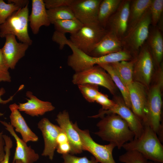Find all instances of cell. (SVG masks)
Segmentation results:
<instances>
[{"label":"cell","instance_id":"cell-1","mask_svg":"<svg viewBox=\"0 0 163 163\" xmlns=\"http://www.w3.org/2000/svg\"><path fill=\"white\" fill-rule=\"evenodd\" d=\"M101 119L97 124L99 130L94 134L103 140L114 144L120 149L124 144L134 139V133L127 123L118 115L109 114Z\"/></svg>","mask_w":163,"mask_h":163},{"label":"cell","instance_id":"cell-2","mask_svg":"<svg viewBox=\"0 0 163 163\" xmlns=\"http://www.w3.org/2000/svg\"><path fill=\"white\" fill-rule=\"evenodd\" d=\"M140 136L124 144L126 151H137L148 160L163 162V146L156 133L148 125L144 124Z\"/></svg>","mask_w":163,"mask_h":163},{"label":"cell","instance_id":"cell-3","mask_svg":"<svg viewBox=\"0 0 163 163\" xmlns=\"http://www.w3.org/2000/svg\"><path fill=\"white\" fill-rule=\"evenodd\" d=\"M72 54L68 57L67 64L75 72H81L96 65L129 61L134 58L131 53L125 48L117 52L97 57L91 56L75 47L72 48Z\"/></svg>","mask_w":163,"mask_h":163},{"label":"cell","instance_id":"cell-4","mask_svg":"<svg viewBox=\"0 0 163 163\" xmlns=\"http://www.w3.org/2000/svg\"><path fill=\"white\" fill-rule=\"evenodd\" d=\"M157 81L150 88L147 94L146 122L157 134L162 142L163 140V126L161 115L162 107L161 91L163 84L162 66L158 68Z\"/></svg>","mask_w":163,"mask_h":163},{"label":"cell","instance_id":"cell-5","mask_svg":"<svg viewBox=\"0 0 163 163\" xmlns=\"http://www.w3.org/2000/svg\"><path fill=\"white\" fill-rule=\"evenodd\" d=\"M28 5L13 13L0 25L1 37L4 38L7 35L12 34L21 43L29 46L32 44L33 41L28 32Z\"/></svg>","mask_w":163,"mask_h":163},{"label":"cell","instance_id":"cell-6","mask_svg":"<svg viewBox=\"0 0 163 163\" xmlns=\"http://www.w3.org/2000/svg\"><path fill=\"white\" fill-rule=\"evenodd\" d=\"M107 32L98 22L83 24L69 40L77 49L89 54Z\"/></svg>","mask_w":163,"mask_h":163},{"label":"cell","instance_id":"cell-7","mask_svg":"<svg viewBox=\"0 0 163 163\" xmlns=\"http://www.w3.org/2000/svg\"><path fill=\"white\" fill-rule=\"evenodd\" d=\"M151 24V15L149 9L122 39L124 48L130 51L133 55L134 54L137 56L147 39Z\"/></svg>","mask_w":163,"mask_h":163},{"label":"cell","instance_id":"cell-8","mask_svg":"<svg viewBox=\"0 0 163 163\" xmlns=\"http://www.w3.org/2000/svg\"><path fill=\"white\" fill-rule=\"evenodd\" d=\"M72 81L78 85L89 84L101 86L107 88L113 94L116 91V87L110 75L98 65L75 72Z\"/></svg>","mask_w":163,"mask_h":163},{"label":"cell","instance_id":"cell-9","mask_svg":"<svg viewBox=\"0 0 163 163\" xmlns=\"http://www.w3.org/2000/svg\"><path fill=\"white\" fill-rule=\"evenodd\" d=\"M74 129L80 136L84 151L91 154L100 163H116L113 156V151L116 147L113 143L102 145L95 142L90 136L88 130H82L79 128L77 123L72 124Z\"/></svg>","mask_w":163,"mask_h":163},{"label":"cell","instance_id":"cell-10","mask_svg":"<svg viewBox=\"0 0 163 163\" xmlns=\"http://www.w3.org/2000/svg\"><path fill=\"white\" fill-rule=\"evenodd\" d=\"M135 57L133 70V79L149 88L154 70V61L146 43L140 49Z\"/></svg>","mask_w":163,"mask_h":163},{"label":"cell","instance_id":"cell-11","mask_svg":"<svg viewBox=\"0 0 163 163\" xmlns=\"http://www.w3.org/2000/svg\"><path fill=\"white\" fill-rule=\"evenodd\" d=\"M115 104L111 109L104 110L101 109L97 115L89 117L102 118L105 115L111 113L117 114L124 120L134 134V139L138 138L141 135L143 127L142 122L139 119L132 110L126 104L123 100L115 99Z\"/></svg>","mask_w":163,"mask_h":163},{"label":"cell","instance_id":"cell-12","mask_svg":"<svg viewBox=\"0 0 163 163\" xmlns=\"http://www.w3.org/2000/svg\"><path fill=\"white\" fill-rule=\"evenodd\" d=\"M131 109L133 113L145 124L146 122L147 94L146 87L140 83L133 81L127 86Z\"/></svg>","mask_w":163,"mask_h":163},{"label":"cell","instance_id":"cell-13","mask_svg":"<svg viewBox=\"0 0 163 163\" xmlns=\"http://www.w3.org/2000/svg\"><path fill=\"white\" fill-rule=\"evenodd\" d=\"M37 127L41 132L44 141V148L41 155L47 156L52 160L58 145V136L62 130L59 126L52 123L45 117L38 122Z\"/></svg>","mask_w":163,"mask_h":163},{"label":"cell","instance_id":"cell-14","mask_svg":"<svg viewBox=\"0 0 163 163\" xmlns=\"http://www.w3.org/2000/svg\"><path fill=\"white\" fill-rule=\"evenodd\" d=\"M130 1L122 0L117 9L108 20L105 27L121 40L127 30Z\"/></svg>","mask_w":163,"mask_h":163},{"label":"cell","instance_id":"cell-15","mask_svg":"<svg viewBox=\"0 0 163 163\" xmlns=\"http://www.w3.org/2000/svg\"><path fill=\"white\" fill-rule=\"evenodd\" d=\"M102 0H74L70 6L76 19L83 24L98 22L97 16Z\"/></svg>","mask_w":163,"mask_h":163},{"label":"cell","instance_id":"cell-16","mask_svg":"<svg viewBox=\"0 0 163 163\" xmlns=\"http://www.w3.org/2000/svg\"><path fill=\"white\" fill-rule=\"evenodd\" d=\"M4 45L1 48L4 58L9 69H14L17 63L23 57L29 45L26 43L18 42L15 36L6 35Z\"/></svg>","mask_w":163,"mask_h":163},{"label":"cell","instance_id":"cell-17","mask_svg":"<svg viewBox=\"0 0 163 163\" xmlns=\"http://www.w3.org/2000/svg\"><path fill=\"white\" fill-rule=\"evenodd\" d=\"M56 120L67 136L71 147L70 154L74 155L82 153L84 148L80 136L73 126L68 112L66 110L59 112Z\"/></svg>","mask_w":163,"mask_h":163},{"label":"cell","instance_id":"cell-18","mask_svg":"<svg viewBox=\"0 0 163 163\" xmlns=\"http://www.w3.org/2000/svg\"><path fill=\"white\" fill-rule=\"evenodd\" d=\"M0 123L5 126V129L14 139L16 144L13 161L19 160L23 163H34L39 158L38 153L36 152L30 146H28L27 143L17 134L14 128L10 123L0 120Z\"/></svg>","mask_w":163,"mask_h":163},{"label":"cell","instance_id":"cell-19","mask_svg":"<svg viewBox=\"0 0 163 163\" xmlns=\"http://www.w3.org/2000/svg\"><path fill=\"white\" fill-rule=\"evenodd\" d=\"M26 95L28 98L27 99V102L19 103L18 105L20 111L24 112L31 117H38L43 115L55 109L51 102L39 99L30 91H27Z\"/></svg>","mask_w":163,"mask_h":163},{"label":"cell","instance_id":"cell-20","mask_svg":"<svg viewBox=\"0 0 163 163\" xmlns=\"http://www.w3.org/2000/svg\"><path fill=\"white\" fill-rule=\"evenodd\" d=\"M9 107L11 111L10 124L15 128V131L21 135L22 139L27 143L30 141H37L38 136L27 125L18 110V105L14 103L10 105Z\"/></svg>","mask_w":163,"mask_h":163},{"label":"cell","instance_id":"cell-21","mask_svg":"<svg viewBox=\"0 0 163 163\" xmlns=\"http://www.w3.org/2000/svg\"><path fill=\"white\" fill-rule=\"evenodd\" d=\"M123 49L122 40L113 32L107 31L88 55L99 57L120 51Z\"/></svg>","mask_w":163,"mask_h":163},{"label":"cell","instance_id":"cell-22","mask_svg":"<svg viewBox=\"0 0 163 163\" xmlns=\"http://www.w3.org/2000/svg\"><path fill=\"white\" fill-rule=\"evenodd\" d=\"M28 20L32 32L34 34L38 33L41 26L47 27L50 25L43 0L32 1L31 11L29 16Z\"/></svg>","mask_w":163,"mask_h":163},{"label":"cell","instance_id":"cell-23","mask_svg":"<svg viewBox=\"0 0 163 163\" xmlns=\"http://www.w3.org/2000/svg\"><path fill=\"white\" fill-rule=\"evenodd\" d=\"M146 43L152 56L154 62L158 67L163 56V38L161 30L156 27L149 31Z\"/></svg>","mask_w":163,"mask_h":163},{"label":"cell","instance_id":"cell-24","mask_svg":"<svg viewBox=\"0 0 163 163\" xmlns=\"http://www.w3.org/2000/svg\"><path fill=\"white\" fill-rule=\"evenodd\" d=\"M152 1V0H131L126 33L137 24L149 10Z\"/></svg>","mask_w":163,"mask_h":163},{"label":"cell","instance_id":"cell-25","mask_svg":"<svg viewBox=\"0 0 163 163\" xmlns=\"http://www.w3.org/2000/svg\"><path fill=\"white\" fill-rule=\"evenodd\" d=\"M135 58L129 61H123L110 63L126 87L133 81V70Z\"/></svg>","mask_w":163,"mask_h":163},{"label":"cell","instance_id":"cell-26","mask_svg":"<svg viewBox=\"0 0 163 163\" xmlns=\"http://www.w3.org/2000/svg\"><path fill=\"white\" fill-rule=\"evenodd\" d=\"M121 1L122 0H101L97 16L98 22L101 26L105 28L108 20L117 9Z\"/></svg>","mask_w":163,"mask_h":163},{"label":"cell","instance_id":"cell-27","mask_svg":"<svg viewBox=\"0 0 163 163\" xmlns=\"http://www.w3.org/2000/svg\"><path fill=\"white\" fill-rule=\"evenodd\" d=\"M98 65L103 69L110 75L116 87L120 91L124 103L131 110L127 88L120 79L110 64H101Z\"/></svg>","mask_w":163,"mask_h":163},{"label":"cell","instance_id":"cell-28","mask_svg":"<svg viewBox=\"0 0 163 163\" xmlns=\"http://www.w3.org/2000/svg\"><path fill=\"white\" fill-rule=\"evenodd\" d=\"M55 31L65 34H75L82 27L83 24L77 19L58 20L53 24Z\"/></svg>","mask_w":163,"mask_h":163},{"label":"cell","instance_id":"cell-29","mask_svg":"<svg viewBox=\"0 0 163 163\" xmlns=\"http://www.w3.org/2000/svg\"><path fill=\"white\" fill-rule=\"evenodd\" d=\"M50 22L53 24L58 20L76 19L70 6H63L47 10Z\"/></svg>","mask_w":163,"mask_h":163},{"label":"cell","instance_id":"cell-30","mask_svg":"<svg viewBox=\"0 0 163 163\" xmlns=\"http://www.w3.org/2000/svg\"><path fill=\"white\" fill-rule=\"evenodd\" d=\"M78 86L83 96L87 101L90 103L95 102L96 98L100 92L98 86L89 84Z\"/></svg>","mask_w":163,"mask_h":163},{"label":"cell","instance_id":"cell-31","mask_svg":"<svg viewBox=\"0 0 163 163\" xmlns=\"http://www.w3.org/2000/svg\"><path fill=\"white\" fill-rule=\"evenodd\" d=\"M149 10L151 15V24L156 27L159 21L163 11V0H152Z\"/></svg>","mask_w":163,"mask_h":163},{"label":"cell","instance_id":"cell-32","mask_svg":"<svg viewBox=\"0 0 163 163\" xmlns=\"http://www.w3.org/2000/svg\"><path fill=\"white\" fill-rule=\"evenodd\" d=\"M119 161L124 163H148V160L140 153L128 151L119 157Z\"/></svg>","mask_w":163,"mask_h":163},{"label":"cell","instance_id":"cell-33","mask_svg":"<svg viewBox=\"0 0 163 163\" xmlns=\"http://www.w3.org/2000/svg\"><path fill=\"white\" fill-rule=\"evenodd\" d=\"M20 8L12 3H6L3 0H0V25L4 23L13 13Z\"/></svg>","mask_w":163,"mask_h":163},{"label":"cell","instance_id":"cell-34","mask_svg":"<svg viewBox=\"0 0 163 163\" xmlns=\"http://www.w3.org/2000/svg\"><path fill=\"white\" fill-rule=\"evenodd\" d=\"M63 159V163H100L94 157H92L90 159L86 157H78L70 154L62 155Z\"/></svg>","mask_w":163,"mask_h":163},{"label":"cell","instance_id":"cell-35","mask_svg":"<svg viewBox=\"0 0 163 163\" xmlns=\"http://www.w3.org/2000/svg\"><path fill=\"white\" fill-rule=\"evenodd\" d=\"M9 69L3 56L1 49L0 48V82H11Z\"/></svg>","mask_w":163,"mask_h":163},{"label":"cell","instance_id":"cell-36","mask_svg":"<svg viewBox=\"0 0 163 163\" xmlns=\"http://www.w3.org/2000/svg\"><path fill=\"white\" fill-rule=\"evenodd\" d=\"M95 102L101 105L102 108L101 109L107 110L111 109L115 104V102L109 99L108 96L101 92L97 96Z\"/></svg>","mask_w":163,"mask_h":163},{"label":"cell","instance_id":"cell-37","mask_svg":"<svg viewBox=\"0 0 163 163\" xmlns=\"http://www.w3.org/2000/svg\"><path fill=\"white\" fill-rule=\"evenodd\" d=\"M74 0H43L47 9L63 6H70Z\"/></svg>","mask_w":163,"mask_h":163},{"label":"cell","instance_id":"cell-38","mask_svg":"<svg viewBox=\"0 0 163 163\" xmlns=\"http://www.w3.org/2000/svg\"><path fill=\"white\" fill-rule=\"evenodd\" d=\"M3 137L5 142V154L4 158L1 163H9L11 149L13 146V142L11 138L6 135L3 134Z\"/></svg>","mask_w":163,"mask_h":163},{"label":"cell","instance_id":"cell-39","mask_svg":"<svg viewBox=\"0 0 163 163\" xmlns=\"http://www.w3.org/2000/svg\"><path fill=\"white\" fill-rule=\"evenodd\" d=\"M56 149L57 152L63 155L70 154L71 149L69 143L67 142L58 144Z\"/></svg>","mask_w":163,"mask_h":163},{"label":"cell","instance_id":"cell-40","mask_svg":"<svg viewBox=\"0 0 163 163\" xmlns=\"http://www.w3.org/2000/svg\"><path fill=\"white\" fill-rule=\"evenodd\" d=\"M3 135L2 132H0V163L3 159L5 154V142L3 137Z\"/></svg>","mask_w":163,"mask_h":163},{"label":"cell","instance_id":"cell-41","mask_svg":"<svg viewBox=\"0 0 163 163\" xmlns=\"http://www.w3.org/2000/svg\"><path fill=\"white\" fill-rule=\"evenodd\" d=\"M5 92L6 91L4 88L1 87L0 88V104H6L12 101L13 99L14 95L11 96L9 98L6 100L2 99V97L5 94ZM3 115V113L0 112V117L2 116Z\"/></svg>","mask_w":163,"mask_h":163},{"label":"cell","instance_id":"cell-42","mask_svg":"<svg viewBox=\"0 0 163 163\" xmlns=\"http://www.w3.org/2000/svg\"><path fill=\"white\" fill-rule=\"evenodd\" d=\"M27 0H8V3H12L21 8L25 7L29 3Z\"/></svg>","mask_w":163,"mask_h":163},{"label":"cell","instance_id":"cell-43","mask_svg":"<svg viewBox=\"0 0 163 163\" xmlns=\"http://www.w3.org/2000/svg\"><path fill=\"white\" fill-rule=\"evenodd\" d=\"M57 142L58 145L69 142L66 135L63 131L59 134L57 138Z\"/></svg>","mask_w":163,"mask_h":163},{"label":"cell","instance_id":"cell-44","mask_svg":"<svg viewBox=\"0 0 163 163\" xmlns=\"http://www.w3.org/2000/svg\"><path fill=\"white\" fill-rule=\"evenodd\" d=\"M12 163H23V162L21 161L17 160L13 161Z\"/></svg>","mask_w":163,"mask_h":163},{"label":"cell","instance_id":"cell-45","mask_svg":"<svg viewBox=\"0 0 163 163\" xmlns=\"http://www.w3.org/2000/svg\"><path fill=\"white\" fill-rule=\"evenodd\" d=\"M148 163H160L158 162H157V161H148Z\"/></svg>","mask_w":163,"mask_h":163}]
</instances>
